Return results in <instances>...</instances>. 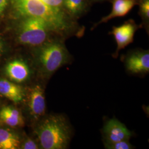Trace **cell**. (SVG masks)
<instances>
[{
    "label": "cell",
    "mask_w": 149,
    "mask_h": 149,
    "mask_svg": "<svg viewBox=\"0 0 149 149\" xmlns=\"http://www.w3.org/2000/svg\"><path fill=\"white\" fill-rule=\"evenodd\" d=\"M9 0H0V16L3 13L8 5Z\"/></svg>",
    "instance_id": "d6986e66"
},
{
    "label": "cell",
    "mask_w": 149,
    "mask_h": 149,
    "mask_svg": "<svg viewBox=\"0 0 149 149\" xmlns=\"http://www.w3.org/2000/svg\"><path fill=\"white\" fill-rule=\"evenodd\" d=\"M65 40L56 37L33 48L32 62L40 78L48 80L60 68L72 63V56L66 47Z\"/></svg>",
    "instance_id": "7a4b0ae2"
},
{
    "label": "cell",
    "mask_w": 149,
    "mask_h": 149,
    "mask_svg": "<svg viewBox=\"0 0 149 149\" xmlns=\"http://www.w3.org/2000/svg\"><path fill=\"white\" fill-rule=\"evenodd\" d=\"M124 65L130 74L143 76L149 72V51L136 49L129 52L124 58Z\"/></svg>",
    "instance_id": "52a82bcc"
},
{
    "label": "cell",
    "mask_w": 149,
    "mask_h": 149,
    "mask_svg": "<svg viewBox=\"0 0 149 149\" xmlns=\"http://www.w3.org/2000/svg\"><path fill=\"white\" fill-rule=\"evenodd\" d=\"M90 1H93V2H102L104 1H109V0H90Z\"/></svg>",
    "instance_id": "44dd1931"
},
{
    "label": "cell",
    "mask_w": 149,
    "mask_h": 149,
    "mask_svg": "<svg viewBox=\"0 0 149 149\" xmlns=\"http://www.w3.org/2000/svg\"><path fill=\"white\" fill-rule=\"evenodd\" d=\"M104 146L107 149H133L135 148L129 140H123L114 143L103 142Z\"/></svg>",
    "instance_id": "2e32d148"
},
{
    "label": "cell",
    "mask_w": 149,
    "mask_h": 149,
    "mask_svg": "<svg viewBox=\"0 0 149 149\" xmlns=\"http://www.w3.org/2000/svg\"><path fill=\"white\" fill-rule=\"evenodd\" d=\"M139 14L143 20V26L149 29V0H140L139 1Z\"/></svg>",
    "instance_id": "9a60e30c"
},
{
    "label": "cell",
    "mask_w": 149,
    "mask_h": 149,
    "mask_svg": "<svg viewBox=\"0 0 149 149\" xmlns=\"http://www.w3.org/2000/svg\"><path fill=\"white\" fill-rule=\"evenodd\" d=\"M112 12L93 25L92 30L102 23H106L114 18L126 16L135 6L139 4V0H112Z\"/></svg>",
    "instance_id": "7c38bea8"
},
{
    "label": "cell",
    "mask_w": 149,
    "mask_h": 149,
    "mask_svg": "<svg viewBox=\"0 0 149 149\" xmlns=\"http://www.w3.org/2000/svg\"><path fill=\"white\" fill-rule=\"evenodd\" d=\"M90 0H63L64 8L75 20H77L87 12Z\"/></svg>",
    "instance_id": "5bb4252c"
},
{
    "label": "cell",
    "mask_w": 149,
    "mask_h": 149,
    "mask_svg": "<svg viewBox=\"0 0 149 149\" xmlns=\"http://www.w3.org/2000/svg\"><path fill=\"white\" fill-rule=\"evenodd\" d=\"M25 124L24 117L17 108L5 105L0 108V125L9 128L22 127Z\"/></svg>",
    "instance_id": "8fae6325"
},
{
    "label": "cell",
    "mask_w": 149,
    "mask_h": 149,
    "mask_svg": "<svg viewBox=\"0 0 149 149\" xmlns=\"http://www.w3.org/2000/svg\"><path fill=\"white\" fill-rule=\"evenodd\" d=\"M139 28L133 20H128L118 27H113L110 34H112L117 43V48L113 54L114 58H117L120 50L133 43L135 33Z\"/></svg>",
    "instance_id": "ba28073f"
},
{
    "label": "cell",
    "mask_w": 149,
    "mask_h": 149,
    "mask_svg": "<svg viewBox=\"0 0 149 149\" xmlns=\"http://www.w3.org/2000/svg\"><path fill=\"white\" fill-rule=\"evenodd\" d=\"M103 142L114 143L123 140H129L132 132L117 119L112 118L105 123L102 128Z\"/></svg>",
    "instance_id": "9c48e42d"
},
{
    "label": "cell",
    "mask_w": 149,
    "mask_h": 149,
    "mask_svg": "<svg viewBox=\"0 0 149 149\" xmlns=\"http://www.w3.org/2000/svg\"><path fill=\"white\" fill-rule=\"evenodd\" d=\"M26 90L23 86L8 79L0 77V95L16 104L24 102Z\"/></svg>",
    "instance_id": "30bf717a"
},
{
    "label": "cell",
    "mask_w": 149,
    "mask_h": 149,
    "mask_svg": "<svg viewBox=\"0 0 149 149\" xmlns=\"http://www.w3.org/2000/svg\"><path fill=\"white\" fill-rule=\"evenodd\" d=\"M139 1H140V0H139Z\"/></svg>",
    "instance_id": "7402d4cb"
},
{
    "label": "cell",
    "mask_w": 149,
    "mask_h": 149,
    "mask_svg": "<svg viewBox=\"0 0 149 149\" xmlns=\"http://www.w3.org/2000/svg\"><path fill=\"white\" fill-rule=\"evenodd\" d=\"M42 1L46 4H47L48 5L65 11L64 8V5H63V0H42Z\"/></svg>",
    "instance_id": "ac0fdd59"
},
{
    "label": "cell",
    "mask_w": 149,
    "mask_h": 149,
    "mask_svg": "<svg viewBox=\"0 0 149 149\" xmlns=\"http://www.w3.org/2000/svg\"><path fill=\"white\" fill-rule=\"evenodd\" d=\"M19 149H39L41 148L38 140H36L32 138L25 135V136L22 137V138Z\"/></svg>",
    "instance_id": "e0dca14e"
},
{
    "label": "cell",
    "mask_w": 149,
    "mask_h": 149,
    "mask_svg": "<svg viewBox=\"0 0 149 149\" xmlns=\"http://www.w3.org/2000/svg\"><path fill=\"white\" fill-rule=\"evenodd\" d=\"M15 8L20 17L31 16L45 22L54 34L65 39L82 37L84 27L80 26L66 11L50 6L42 0H13Z\"/></svg>",
    "instance_id": "6da1fadb"
},
{
    "label": "cell",
    "mask_w": 149,
    "mask_h": 149,
    "mask_svg": "<svg viewBox=\"0 0 149 149\" xmlns=\"http://www.w3.org/2000/svg\"><path fill=\"white\" fill-rule=\"evenodd\" d=\"M34 133L43 149H68L72 136L69 121L60 114L45 116L34 124Z\"/></svg>",
    "instance_id": "3957f363"
},
{
    "label": "cell",
    "mask_w": 149,
    "mask_h": 149,
    "mask_svg": "<svg viewBox=\"0 0 149 149\" xmlns=\"http://www.w3.org/2000/svg\"><path fill=\"white\" fill-rule=\"evenodd\" d=\"M5 50V44L4 43L3 40L0 37V59L2 58V57L4 55Z\"/></svg>",
    "instance_id": "ffe728a7"
},
{
    "label": "cell",
    "mask_w": 149,
    "mask_h": 149,
    "mask_svg": "<svg viewBox=\"0 0 149 149\" xmlns=\"http://www.w3.org/2000/svg\"><path fill=\"white\" fill-rule=\"evenodd\" d=\"M36 70L31 62L22 58L8 61L3 68V73L8 80L18 84L29 82Z\"/></svg>",
    "instance_id": "8992f818"
},
{
    "label": "cell",
    "mask_w": 149,
    "mask_h": 149,
    "mask_svg": "<svg viewBox=\"0 0 149 149\" xmlns=\"http://www.w3.org/2000/svg\"><path fill=\"white\" fill-rule=\"evenodd\" d=\"M23 102L30 120L34 124L45 116L46 101L44 88L41 84H34L26 90Z\"/></svg>",
    "instance_id": "5b68a950"
},
{
    "label": "cell",
    "mask_w": 149,
    "mask_h": 149,
    "mask_svg": "<svg viewBox=\"0 0 149 149\" xmlns=\"http://www.w3.org/2000/svg\"><path fill=\"white\" fill-rule=\"evenodd\" d=\"M21 18L16 29V37L22 45L35 48L50 39L52 34L55 35L43 19L31 16Z\"/></svg>",
    "instance_id": "277c9868"
},
{
    "label": "cell",
    "mask_w": 149,
    "mask_h": 149,
    "mask_svg": "<svg viewBox=\"0 0 149 149\" xmlns=\"http://www.w3.org/2000/svg\"><path fill=\"white\" fill-rule=\"evenodd\" d=\"M22 136L13 128L0 126V149H19Z\"/></svg>",
    "instance_id": "4fadbf2b"
}]
</instances>
